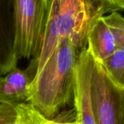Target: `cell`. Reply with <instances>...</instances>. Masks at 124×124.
<instances>
[{
  "label": "cell",
  "instance_id": "1",
  "mask_svg": "<svg viewBox=\"0 0 124 124\" xmlns=\"http://www.w3.org/2000/svg\"><path fill=\"white\" fill-rule=\"evenodd\" d=\"M118 9L111 0H52L46 29L36 62L38 73L60 42L71 40L81 50L87 48V37L94 23Z\"/></svg>",
  "mask_w": 124,
  "mask_h": 124
},
{
  "label": "cell",
  "instance_id": "2",
  "mask_svg": "<svg viewBox=\"0 0 124 124\" xmlns=\"http://www.w3.org/2000/svg\"><path fill=\"white\" fill-rule=\"evenodd\" d=\"M81 52L71 40L64 39L35 75L28 102L46 118H55L73 102L75 68Z\"/></svg>",
  "mask_w": 124,
  "mask_h": 124
},
{
  "label": "cell",
  "instance_id": "3",
  "mask_svg": "<svg viewBox=\"0 0 124 124\" xmlns=\"http://www.w3.org/2000/svg\"><path fill=\"white\" fill-rule=\"evenodd\" d=\"M52 0H12L15 51L18 61L31 60L36 70L46 29Z\"/></svg>",
  "mask_w": 124,
  "mask_h": 124
},
{
  "label": "cell",
  "instance_id": "4",
  "mask_svg": "<svg viewBox=\"0 0 124 124\" xmlns=\"http://www.w3.org/2000/svg\"><path fill=\"white\" fill-rule=\"evenodd\" d=\"M92 97L97 124H121L124 113V91L117 90L95 61Z\"/></svg>",
  "mask_w": 124,
  "mask_h": 124
},
{
  "label": "cell",
  "instance_id": "5",
  "mask_svg": "<svg viewBox=\"0 0 124 124\" xmlns=\"http://www.w3.org/2000/svg\"><path fill=\"white\" fill-rule=\"evenodd\" d=\"M95 61L87 48L82 50L75 68L73 104L76 124H97L92 97Z\"/></svg>",
  "mask_w": 124,
  "mask_h": 124
},
{
  "label": "cell",
  "instance_id": "6",
  "mask_svg": "<svg viewBox=\"0 0 124 124\" xmlns=\"http://www.w3.org/2000/svg\"><path fill=\"white\" fill-rule=\"evenodd\" d=\"M34 76L29 67L23 70L17 66L5 75L0 73V103L15 107L28 102Z\"/></svg>",
  "mask_w": 124,
  "mask_h": 124
},
{
  "label": "cell",
  "instance_id": "7",
  "mask_svg": "<svg viewBox=\"0 0 124 124\" xmlns=\"http://www.w3.org/2000/svg\"><path fill=\"white\" fill-rule=\"evenodd\" d=\"M15 20L12 0H0V73L17 67L15 51Z\"/></svg>",
  "mask_w": 124,
  "mask_h": 124
},
{
  "label": "cell",
  "instance_id": "8",
  "mask_svg": "<svg viewBox=\"0 0 124 124\" xmlns=\"http://www.w3.org/2000/svg\"><path fill=\"white\" fill-rule=\"evenodd\" d=\"M87 50L99 64L110 56L117 49L115 37L106 23L104 16L97 19L87 37Z\"/></svg>",
  "mask_w": 124,
  "mask_h": 124
},
{
  "label": "cell",
  "instance_id": "9",
  "mask_svg": "<svg viewBox=\"0 0 124 124\" xmlns=\"http://www.w3.org/2000/svg\"><path fill=\"white\" fill-rule=\"evenodd\" d=\"M15 107L16 110L15 124H76L75 117L47 118L29 102L17 105Z\"/></svg>",
  "mask_w": 124,
  "mask_h": 124
},
{
  "label": "cell",
  "instance_id": "10",
  "mask_svg": "<svg viewBox=\"0 0 124 124\" xmlns=\"http://www.w3.org/2000/svg\"><path fill=\"white\" fill-rule=\"evenodd\" d=\"M100 64L110 83L119 91H124V50L118 48Z\"/></svg>",
  "mask_w": 124,
  "mask_h": 124
},
{
  "label": "cell",
  "instance_id": "11",
  "mask_svg": "<svg viewBox=\"0 0 124 124\" xmlns=\"http://www.w3.org/2000/svg\"><path fill=\"white\" fill-rule=\"evenodd\" d=\"M104 19L113 33L118 48L124 50V18L117 11L105 15Z\"/></svg>",
  "mask_w": 124,
  "mask_h": 124
},
{
  "label": "cell",
  "instance_id": "12",
  "mask_svg": "<svg viewBox=\"0 0 124 124\" xmlns=\"http://www.w3.org/2000/svg\"><path fill=\"white\" fill-rule=\"evenodd\" d=\"M15 107L0 103V124H15Z\"/></svg>",
  "mask_w": 124,
  "mask_h": 124
},
{
  "label": "cell",
  "instance_id": "13",
  "mask_svg": "<svg viewBox=\"0 0 124 124\" xmlns=\"http://www.w3.org/2000/svg\"><path fill=\"white\" fill-rule=\"evenodd\" d=\"M111 1L118 10H124V0H111Z\"/></svg>",
  "mask_w": 124,
  "mask_h": 124
},
{
  "label": "cell",
  "instance_id": "14",
  "mask_svg": "<svg viewBox=\"0 0 124 124\" xmlns=\"http://www.w3.org/2000/svg\"><path fill=\"white\" fill-rule=\"evenodd\" d=\"M121 124H124V115H123V118H122Z\"/></svg>",
  "mask_w": 124,
  "mask_h": 124
}]
</instances>
